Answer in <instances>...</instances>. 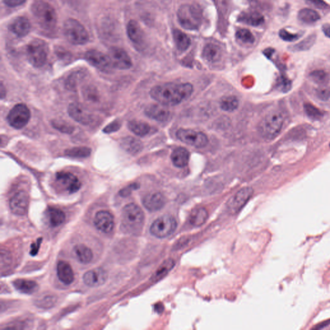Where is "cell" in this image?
I'll list each match as a JSON object with an SVG mask.
<instances>
[{"mask_svg":"<svg viewBox=\"0 0 330 330\" xmlns=\"http://www.w3.org/2000/svg\"><path fill=\"white\" fill-rule=\"evenodd\" d=\"M193 88L188 83H167L155 86L150 90L152 99L164 106H175L192 95Z\"/></svg>","mask_w":330,"mask_h":330,"instance_id":"1","label":"cell"},{"mask_svg":"<svg viewBox=\"0 0 330 330\" xmlns=\"http://www.w3.org/2000/svg\"><path fill=\"white\" fill-rule=\"evenodd\" d=\"M143 210L135 203H130L123 208L121 213L122 230L128 234L140 233L144 224Z\"/></svg>","mask_w":330,"mask_h":330,"instance_id":"2","label":"cell"},{"mask_svg":"<svg viewBox=\"0 0 330 330\" xmlns=\"http://www.w3.org/2000/svg\"><path fill=\"white\" fill-rule=\"evenodd\" d=\"M33 16L42 29L52 32L57 25V14L53 7L45 1L35 2L32 7Z\"/></svg>","mask_w":330,"mask_h":330,"instance_id":"3","label":"cell"},{"mask_svg":"<svg viewBox=\"0 0 330 330\" xmlns=\"http://www.w3.org/2000/svg\"><path fill=\"white\" fill-rule=\"evenodd\" d=\"M284 116L281 111L275 110L270 111L260 121L259 131L265 140H273L278 136L283 128Z\"/></svg>","mask_w":330,"mask_h":330,"instance_id":"4","label":"cell"},{"mask_svg":"<svg viewBox=\"0 0 330 330\" xmlns=\"http://www.w3.org/2000/svg\"><path fill=\"white\" fill-rule=\"evenodd\" d=\"M178 19L181 27L185 29L198 30L202 25V10L197 6L183 5L178 9Z\"/></svg>","mask_w":330,"mask_h":330,"instance_id":"5","label":"cell"},{"mask_svg":"<svg viewBox=\"0 0 330 330\" xmlns=\"http://www.w3.org/2000/svg\"><path fill=\"white\" fill-rule=\"evenodd\" d=\"M63 32L67 40L73 45H85L89 40L87 29L75 19L70 18L64 21Z\"/></svg>","mask_w":330,"mask_h":330,"instance_id":"6","label":"cell"},{"mask_svg":"<svg viewBox=\"0 0 330 330\" xmlns=\"http://www.w3.org/2000/svg\"><path fill=\"white\" fill-rule=\"evenodd\" d=\"M49 49L44 40L35 39L30 41L26 48L28 61L35 68H40L46 63Z\"/></svg>","mask_w":330,"mask_h":330,"instance_id":"7","label":"cell"},{"mask_svg":"<svg viewBox=\"0 0 330 330\" xmlns=\"http://www.w3.org/2000/svg\"><path fill=\"white\" fill-rule=\"evenodd\" d=\"M178 223L174 217L164 215L155 220L150 226V233L158 238H167L175 232Z\"/></svg>","mask_w":330,"mask_h":330,"instance_id":"8","label":"cell"},{"mask_svg":"<svg viewBox=\"0 0 330 330\" xmlns=\"http://www.w3.org/2000/svg\"><path fill=\"white\" fill-rule=\"evenodd\" d=\"M30 118V112L27 105L23 104L15 105L7 116L9 125L15 129H21L27 125Z\"/></svg>","mask_w":330,"mask_h":330,"instance_id":"9","label":"cell"},{"mask_svg":"<svg viewBox=\"0 0 330 330\" xmlns=\"http://www.w3.org/2000/svg\"><path fill=\"white\" fill-rule=\"evenodd\" d=\"M176 136L181 142L195 148L205 147L209 143V138L205 133L192 129H179Z\"/></svg>","mask_w":330,"mask_h":330,"instance_id":"10","label":"cell"},{"mask_svg":"<svg viewBox=\"0 0 330 330\" xmlns=\"http://www.w3.org/2000/svg\"><path fill=\"white\" fill-rule=\"evenodd\" d=\"M252 188L245 187L241 189L229 200L227 208L229 213L236 214L243 209L253 195Z\"/></svg>","mask_w":330,"mask_h":330,"instance_id":"11","label":"cell"},{"mask_svg":"<svg viewBox=\"0 0 330 330\" xmlns=\"http://www.w3.org/2000/svg\"><path fill=\"white\" fill-rule=\"evenodd\" d=\"M85 58L91 65L100 71L108 72L112 68L109 56L97 50L88 51L85 54Z\"/></svg>","mask_w":330,"mask_h":330,"instance_id":"12","label":"cell"},{"mask_svg":"<svg viewBox=\"0 0 330 330\" xmlns=\"http://www.w3.org/2000/svg\"><path fill=\"white\" fill-rule=\"evenodd\" d=\"M109 56L111 59L112 68L119 70H126L133 66L130 56L121 48H112L109 52Z\"/></svg>","mask_w":330,"mask_h":330,"instance_id":"13","label":"cell"},{"mask_svg":"<svg viewBox=\"0 0 330 330\" xmlns=\"http://www.w3.org/2000/svg\"><path fill=\"white\" fill-rule=\"evenodd\" d=\"M29 197L24 190L19 191L11 198L9 206L11 212L17 216H24L27 212Z\"/></svg>","mask_w":330,"mask_h":330,"instance_id":"14","label":"cell"},{"mask_svg":"<svg viewBox=\"0 0 330 330\" xmlns=\"http://www.w3.org/2000/svg\"><path fill=\"white\" fill-rule=\"evenodd\" d=\"M56 181L69 193H74L80 190L81 183L79 179L73 174L68 172H57Z\"/></svg>","mask_w":330,"mask_h":330,"instance_id":"15","label":"cell"},{"mask_svg":"<svg viewBox=\"0 0 330 330\" xmlns=\"http://www.w3.org/2000/svg\"><path fill=\"white\" fill-rule=\"evenodd\" d=\"M69 116L81 125H88L93 121V116L84 107L79 104H71L68 108Z\"/></svg>","mask_w":330,"mask_h":330,"instance_id":"16","label":"cell"},{"mask_svg":"<svg viewBox=\"0 0 330 330\" xmlns=\"http://www.w3.org/2000/svg\"><path fill=\"white\" fill-rule=\"evenodd\" d=\"M94 224L100 231L108 234L112 231L114 227V216L107 210L98 212L94 217Z\"/></svg>","mask_w":330,"mask_h":330,"instance_id":"17","label":"cell"},{"mask_svg":"<svg viewBox=\"0 0 330 330\" xmlns=\"http://www.w3.org/2000/svg\"><path fill=\"white\" fill-rule=\"evenodd\" d=\"M145 113L148 118L159 122L167 121L171 116L167 107L159 104L148 105L145 109Z\"/></svg>","mask_w":330,"mask_h":330,"instance_id":"18","label":"cell"},{"mask_svg":"<svg viewBox=\"0 0 330 330\" xmlns=\"http://www.w3.org/2000/svg\"><path fill=\"white\" fill-rule=\"evenodd\" d=\"M9 28L16 37L23 38L30 32L31 25L27 18L19 16L11 21L9 24Z\"/></svg>","mask_w":330,"mask_h":330,"instance_id":"19","label":"cell"},{"mask_svg":"<svg viewBox=\"0 0 330 330\" xmlns=\"http://www.w3.org/2000/svg\"><path fill=\"white\" fill-rule=\"evenodd\" d=\"M83 279L86 285L90 287H97L103 285L105 283L107 279V274L104 270L95 269L86 272Z\"/></svg>","mask_w":330,"mask_h":330,"instance_id":"20","label":"cell"},{"mask_svg":"<svg viewBox=\"0 0 330 330\" xmlns=\"http://www.w3.org/2000/svg\"><path fill=\"white\" fill-rule=\"evenodd\" d=\"M143 204L150 212H156L166 204V198L160 192L149 193L143 200Z\"/></svg>","mask_w":330,"mask_h":330,"instance_id":"21","label":"cell"},{"mask_svg":"<svg viewBox=\"0 0 330 330\" xmlns=\"http://www.w3.org/2000/svg\"><path fill=\"white\" fill-rule=\"evenodd\" d=\"M126 32L129 39L136 46H142L145 42V33L140 24L135 20H130L126 26Z\"/></svg>","mask_w":330,"mask_h":330,"instance_id":"22","label":"cell"},{"mask_svg":"<svg viewBox=\"0 0 330 330\" xmlns=\"http://www.w3.org/2000/svg\"><path fill=\"white\" fill-rule=\"evenodd\" d=\"M238 21L253 27H258L265 22V18L259 12L247 11L239 14Z\"/></svg>","mask_w":330,"mask_h":330,"instance_id":"23","label":"cell"},{"mask_svg":"<svg viewBox=\"0 0 330 330\" xmlns=\"http://www.w3.org/2000/svg\"><path fill=\"white\" fill-rule=\"evenodd\" d=\"M57 274L61 283L68 285L73 283L74 280L73 270L68 262L61 260L57 263Z\"/></svg>","mask_w":330,"mask_h":330,"instance_id":"24","label":"cell"},{"mask_svg":"<svg viewBox=\"0 0 330 330\" xmlns=\"http://www.w3.org/2000/svg\"><path fill=\"white\" fill-rule=\"evenodd\" d=\"M222 51L221 47L215 44H208L203 48L202 56L209 63H216L221 59Z\"/></svg>","mask_w":330,"mask_h":330,"instance_id":"25","label":"cell"},{"mask_svg":"<svg viewBox=\"0 0 330 330\" xmlns=\"http://www.w3.org/2000/svg\"><path fill=\"white\" fill-rule=\"evenodd\" d=\"M190 156V152L187 149L183 147H178L173 150L171 157L174 166L178 168H184L187 166Z\"/></svg>","mask_w":330,"mask_h":330,"instance_id":"26","label":"cell"},{"mask_svg":"<svg viewBox=\"0 0 330 330\" xmlns=\"http://www.w3.org/2000/svg\"><path fill=\"white\" fill-rule=\"evenodd\" d=\"M121 146L126 152L131 155L139 154L142 151L143 147L141 141L137 138L131 137V136L122 139Z\"/></svg>","mask_w":330,"mask_h":330,"instance_id":"27","label":"cell"},{"mask_svg":"<svg viewBox=\"0 0 330 330\" xmlns=\"http://www.w3.org/2000/svg\"><path fill=\"white\" fill-rule=\"evenodd\" d=\"M13 285L19 292L28 295L37 292L39 288L36 282L27 279L16 280L13 282Z\"/></svg>","mask_w":330,"mask_h":330,"instance_id":"28","label":"cell"},{"mask_svg":"<svg viewBox=\"0 0 330 330\" xmlns=\"http://www.w3.org/2000/svg\"><path fill=\"white\" fill-rule=\"evenodd\" d=\"M209 217L207 210L205 208H197L193 210L189 217V222L192 226L198 227L203 225Z\"/></svg>","mask_w":330,"mask_h":330,"instance_id":"29","label":"cell"},{"mask_svg":"<svg viewBox=\"0 0 330 330\" xmlns=\"http://www.w3.org/2000/svg\"><path fill=\"white\" fill-rule=\"evenodd\" d=\"M74 253L79 261L83 264H88L92 260V251L83 244H79L74 246Z\"/></svg>","mask_w":330,"mask_h":330,"instance_id":"30","label":"cell"},{"mask_svg":"<svg viewBox=\"0 0 330 330\" xmlns=\"http://www.w3.org/2000/svg\"><path fill=\"white\" fill-rule=\"evenodd\" d=\"M173 39L179 51H186L190 46V38L180 30L175 29L173 31Z\"/></svg>","mask_w":330,"mask_h":330,"instance_id":"31","label":"cell"},{"mask_svg":"<svg viewBox=\"0 0 330 330\" xmlns=\"http://www.w3.org/2000/svg\"><path fill=\"white\" fill-rule=\"evenodd\" d=\"M298 18L301 22L307 25H312L316 23L320 18L317 11L308 8L303 9L299 11Z\"/></svg>","mask_w":330,"mask_h":330,"instance_id":"32","label":"cell"},{"mask_svg":"<svg viewBox=\"0 0 330 330\" xmlns=\"http://www.w3.org/2000/svg\"><path fill=\"white\" fill-rule=\"evenodd\" d=\"M128 128L131 133L138 136L144 137L150 131V126L145 122L133 120L128 123Z\"/></svg>","mask_w":330,"mask_h":330,"instance_id":"33","label":"cell"},{"mask_svg":"<svg viewBox=\"0 0 330 330\" xmlns=\"http://www.w3.org/2000/svg\"><path fill=\"white\" fill-rule=\"evenodd\" d=\"M48 219L52 227L60 226L65 221V214L60 209L49 208L47 210Z\"/></svg>","mask_w":330,"mask_h":330,"instance_id":"34","label":"cell"},{"mask_svg":"<svg viewBox=\"0 0 330 330\" xmlns=\"http://www.w3.org/2000/svg\"><path fill=\"white\" fill-rule=\"evenodd\" d=\"M175 266V262L172 259L165 260L162 263L157 271L155 272L154 276L152 277V281L154 282H157L164 278L167 274L171 271L172 269Z\"/></svg>","mask_w":330,"mask_h":330,"instance_id":"35","label":"cell"},{"mask_svg":"<svg viewBox=\"0 0 330 330\" xmlns=\"http://www.w3.org/2000/svg\"><path fill=\"white\" fill-rule=\"evenodd\" d=\"M316 38V35L315 34L308 36L307 38H306L305 40L301 41L298 44L291 45L290 50L293 52L308 51L315 44Z\"/></svg>","mask_w":330,"mask_h":330,"instance_id":"36","label":"cell"},{"mask_svg":"<svg viewBox=\"0 0 330 330\" xmlns=\"http://www.w3.org/2000/svg\"><path fill=\"white\" fill-rule=\"evenodd\" d=\"M239 100L234 95L224 97L220 102V107L226 112H233L238 108Z\"/></svg>","mask_w":330,"mask_h":330,"instance_id":"37","label":"cell"},{"mask_svg":"<svg viewBox=\"0 0 330 330\" xmlns=\"http://www.w3.org/2000/svg\"><path fill=\"white\" fill-rule=\"evenodd\" d=\"M67 156L71 157H77V158H85L90 156L91 154V149L85 147H74L68 149L64 152Z\"/></svg>","mask_w":330,"mask_h":330,"instance_id":"38","label":"cell"},{"mask_svg":"<svg viewBox=\"0 0 330 330\" xmlns=\"http://www.w3.org/2000/svg\"><path fill=\"white\" fill-rule=\"evenodd\" d=\"M237 39L245 44H252L255 42V37L252 33L246 28H241L236 32Z\"/></svg>","mask_w":330,"mask_h":330,"instance_id":"39","label":"cell"},{"mask_svg":"<svg viewBox=\"0 0 330 330\" xmlns=\"http://www.w3.org/2000/svg\"><path fill=\"white\" fill-rule=\"evenodd\" d=\"M305 111L307 116L313 120H319L323 117V114L316 107L310 104L305 105Z\"/></svg>","mask_w":330,"mask_h":330,"instance_id":"40","label":"cell"},{"mask_svg":"<svg viewBox=\"0 0 330 330\" xmlns=\"http://www.w3.org/2000/svg\"><path fill=\"white\" fill-rule=\"evenodd\" d=\"M52 125L56 130L63 133L71 134L73 133L74 130V126L71 125L70 123L65 121L58 120V119L52 121Z\"/></svg>","mask_w":330,"mask_h":330,"instance_id":"41","label":"cell"},{"mask_svg":"<svg viewBox=\"0 0 330 330\" xmlns=\"http://www.w3.org/2000/svg\"><path fill=\"white\" fill-rule=\"evenodd\" d=\"M311 78L318 84H326L328 81V76L325 72L322 71H316L313 72L310 74Z\"/></svg>","mask_w":330,"mask_h":330,"instance_id":"42","label":"cell"},{"mask_svg":"<svg viewBox=\"0 0 330 330\" xmlns=\"http://www.w3.org/2000/svg\"><path fill=\"white\" fill-rule=\"evenodd\" d=\"M279 37L285 42H294L300 38V35L293 34L287 31L286 29H281L279 31Z\"/></svg>","mask_w":330,"mask_h":330,"instance_id":"43","label":"cell"},{"mask_svg":"<svg viewBox=\"0 0 330 330\" xmlns=\"http://www.w3.org/2000/svg\"><path fill=\"white\" fill-rule=\"evenodd\" d=\"M55 300L53 296L51 295H46L44 298H41L40 300H38V305H40V307L49 308L51 307L52 305H54Z\"/></svg>","mask_w":330,"mask_h":330,"instance_id":"44","label":"cell"},{"mask_svg":"<svg viewBox=\"0 0 330 330\" xmlns=\"http://www.w3.org/2000/svg\"><path fill=\"white\" fill-rule=\"evenodd\" d=\"M121 123L120 121L119 120H115L107 125L103 131L106 134L115 133V131L119 130V129L121 128Z\"/></svg>","mask_w":330,"mask_h":330,"instance_id":"45","label":"cell"},{"mask_svg":"<svg viewBox=\"0 0 330 330\" xmlns=\"http://www.w3.org/2000/svg\"><path fill=\"white\" fill-rule=\"evenodd\" d=\"M11 255L9 252H6V251L2 250L1 265L2 269L5 267H8L11 264Z\"/></svg>","mask_w":330,"mask_h":330,"instance_id":"46","label":"cell"},{"mask_svg":"<svg viewBox=\"0 0 330 330\" xmlns=\"http://www.w3.org/2000/svg\"><path fill=\"white\" fill-rule=\"evenodd\" d=\"M307 1L313 6L319 9H326L329 7V5L323 0H307Z\"/></svg>","mask_w":330,"mask_h":330,"instance_id":"47","label":"cell"},{"mask_svg":"<svg viewBox=\"0 0 330 330\" xmlns=\"http://www.w3.org/2000/svg\"><path fill=\"white\" fill-rule=\"evenodd\" d=\"M27 0H3L5 5H6L7 7H12V8L21 6Z\"/></svg>","mask_w":330,"mask_h":330,"instance_id":"48","label":"cell"},{"mask_svg":"<svg viewBox=\"0 0 330 330\" xmlns=\"http://www.w3.org/2000/svg\"><path fill=\"white\" fill-rule=\"evenodd\" d=\"M318 97L320 99L326 100L328 99L330 96V92L329 90L326 89V88H323V89H320L317 91Z\"/></svg>","mask_w":330,"mask_h":330,"instance_id":"49","label":"cell"},{"mask_svg":"<svg viewBox=\"0 0 330 330\" xmlns=\"http://www.w3.org/2000/svg\"><path fill=\"white\" fill-rule=\"evenodd\" d=\"M138 188L137 185L135 184V185H131L128 186V187L123 188V190H121L120 195L123 196V197H126V196L128 195L131 192V190H135Z\"/></svg>","mask_w":330,"mask_h":330,"instance_id":"50","label":"cell"},{"mask_svg":"<svg viewBox=\"0 0 330 330\" xmlns=\"http://www.w3.org/2000/svg\"><path fill=\"white\" fill-rule=\"evenodd\" d=\"M41 240H42V239H38L37 243L32 244V246H31V250H30L31 255H35L37 254L38 250H39L40 248Z\"/></svg>","mask_w":330,"mask_h":330,"instance_id":"51","label":"cell"},{"mask_svg":"<svg viewBox=\"0 0 330 330\" xmlns=\"http://www.w3.org/2000/svg\"><path fill=\"white\" fill-rule=\"evenodd\" d=\"M322 31L326 37L330 38V25L329 24H325L322 27Z\"/></svg>","mask_w":330,"mask_h":330,"instance_id":"52","label":"cell"},{"mask_svg":"<svg viewBox=\"0 0 330 330\" xmlns=\"http://www.w3.org/2000/svg\"><path fill=\"white\" fill-rule=\"evenodd\" d=\"M5 95H6V91H5V88L4 87L3 83H2V85H1V97H2V99H3Z\"/></svg>","mask_w":330,"mask_h":330,"instance_id":"53","label":"cell"}]
</instances>
